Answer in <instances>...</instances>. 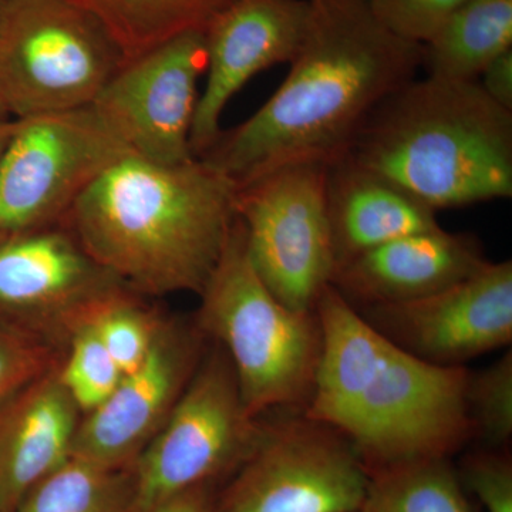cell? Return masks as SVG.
I'll list each match as a JSON object with an SVG mask.
<instances>
[{"label":"cell","mask_w":512,"mask_h":512,"mask_svg":"<svg viewBox=\"0 0 512 512\" xmlns=\"http://www.w3.org/2000/svg\"><path fill=\"white\" fill-rule=\"evenodd\" d=\"M301 49L276 92L200 158L237 187L295 164L335 163L370 114L416 79L423 45L383 28L367 0H308Z\"/></svg>","instance_id":"1"},{"label":"cell","mask_w":512,"mask_h":512,"mask_svg":"<svg viewBox=\"0 0 512 512\" xmlns=\"http://www.w3.org/2000/svg\"><path fill=\"white\" fill-rule=\"evenodd\" d=\"M316 313L322 355L305 416L342 434L369 473L448 458L473 439L466 367L434 365L400 348L332 285Z\"/></svg>","instance_id":"2"},{"label":"cell","mask_w":512,"mask_h":512,"mask_svg":"<svg viewBox=\"0 0 512 512\" xmlns=\"http://www.w3.org/2000/svg\"><path fill=\"white\" fill-rule=\"evenodd\" d=\"M237 190L202 158L161 165L127 154L90 184L62 221L130 291L200 295L237 218Z\"/></svg>","instance_id":"3"},{"label":"cell","mask_w":512,"mask_h":512,"mask_svg":"<svg viewBox=\"0 0 512 512\" xmlns=\"http://www.w3.org/2000/svg\"><path fill=\"white\" fill-rule=\"evenodd\" d=\"M345 157L436 211L505 200L512 111L478 80L416 77L370 114Z\"/></svg>","instance_id":"4"},{"label":"cell","mask_w":512,"mask_h":512,"mask_svg":"<svg viewBox=\"0 0 512 512\" xmlns=\"http://www.w3.org/2000/svg\"><path fill=\"white\" fill-rule=\"evenodd\" d=\"M200 296L197 328L227 353L248 416L305 407L322 355L318 313L293 311L269 291L238 218Z\"/></svg>","instance_id":"5"},{"label":"cell","mask_w":512,"mask_h":512,"mask_svg":"<svg viewBox=\"0 0 512 512\" xmlns=\"http://www.w3.org/2000/svg\"><path fill=\"white\" fill-rule=\"evenodd\" d=\"M127 62L76 0H9L0 26V94L13 119L92 106Z\"/></svg>","instance_id":"6"},{"label":"cell","mask_w":512,"mask_h":512,"mask_svg":"<svg viewBox=\"0 0 512 512\" xmlns=\"http://www.w3.org/2000/svg\"><path fill=\"white\" fill-rule=\"evenodd\" d=\"M261 431L245 412L234 367L217 346L202 356L170 416L131 464L134 512L237 470Z\"/></svg>","instance_id":"7"},{"label":"cell","mask_w":512,"mask_h":512,"mask_svg":"<svg viewBox=\"0 0 512 512\" xmlns=\"http://www.w3.org/2000/svg\"><path fill=\"white\" fill-rule=\"evenodd\" d=\"M326 170L323 164L276 168L239 185L235 197L255 271L293 311H315L335 274Z\"/></svg>","instance_id":"8"},{"label":"cell","mask_w":512,"mask_h":512,"mask_svg":"<svg viewBox=\"0 0 512 512\" xmlns=\"http://www.w3.org/2000/svg\"><path fill=\"white\" fill-rule=\"evenodd\" d=\"M127 154L92 106L15 119L0 167V239L62 221Z\"/></svg>","instance_id":"9"},{"label":"cell","mask_w":512,"mask_h":512,"mask_svg":"<svg viewBox=\"0 0 512 512\" xmlns=\"http://www.w3.org/2000/svg\"><path fill=\"white\" fill-rule=\"evenodd\" d=\"M369 483L355 447L303 414L261 424L214 512H360Z\"/></svg>","instance_id":"10"},{"label":"cell","mask_w":512,"mask_h":512,"mask_svg":"<svg viewBox=\"0 0 512 512\" xmlns=\"http://www.w3.org/2000/svg\"><path fill=\"white\" fill-rule=\"evenodd\" d=\"M207 69L204 32L171 37L127 60L93 110L133 156L161 165L195 160L191 131Z\"/></svg>","instance_id":"11"},{"label":"cell","mask_w":512,"mask_h":512,"mask_svg":"<svg viewBox=\"0 0 512 512\" xmlns=\"http://www.w3.org/2000/svg\"><path fill=\"white\" fill-rule=\"evenodd\" d=\"M120 288L63 221L0 239V326L55 349Z\"/></svg>","instance_id":"12"},{"label":"cell","mask_w":512,"mask_h":512,"mask_svg":"<svg viewBox=\"0 0 512 512\" xmlns=\"http://www.w3.org/2000/svg\"><path fill=\"white\" fill-rule=\"evenodd\" d=\"M363 318L414 356L463 363L512 340V262L488 261L464 281L419 301L365 308Z\"/></svg>","instance_id":"13"},{"label":"cell","mask_w":512,"mask_h":512,"mask_svg":"<svg viewBox=\"0 0 512 512\" xmlns=\"http://www.w3.org/2000/svg\"><path fill=\"white\" fill-rule=\"evenodd\" d=\"M200 329L161 320L150 353L123 376L99 409L80 420L72 456L99 466H131L170 416L202 359Z\"/></svg>","instance_id":"14"},{"label":"cell","mask_w":512,"mask_h":512,"mask_svg":"<svg viewBox=\"0 0 512 512\" xmlns=\"http://www.w3.org/2000/svg\"><path fill=\"white\" fill-rule=\"evenodd\" d=\"M308 0H238L205 29L204 90L191 131L200 158L220 137L229 101L256 74L291 63L308 29Z\"/></svg>","instance_id":"15"},{"label":"cell","mask_w":512,"mask_h":512,"mask_svg":"<svg viewBox=\"0 0 512 512\" xmlns=\"http://www.w3.org/2000/svg\"><path fill=\"white\" fill-rule=\"evenodd\" d=\"M470 234L444 228L394 239L339 266L332 286L353 306L419 301L476 274L487 264Z\"/></svg>","instance_id":"16"},{"label":"cell","mask_w":512,"mask_h":512,"mask_svg":"<svg viewBox=\"0 0 512 512\" xmlns=\"http://www.w3.org/2000/svg\"><path fill=\"white\" fill-rule=\"evenodd\" d=\"M80 420L57 366L0 409V512H15L37 483L72 457Z\"/></svg>","instance_id":"17"},{"label":"cell","mask_w":512,"mask_h":512,"mask_svg":"<svg viewBox=\"0 0 512 512\" xmlns=\"http://www.w3.org/2000/svg\"><path fill=\"white\" fill-rule=\"evenodd\" d=\"M326 198L336 269L394 239L441 227L436 210L348 157L328 165Z\"/></svg>","instance_id":"18"},{"label":"cell","mask_w":512,"mask_h":512,"mask_svg":"<svg viewBox=\"0 0 512 512\" xmlns=\"http://www.w3.org/2000/svg\"><path fill=\"white\" fill-rule=\"evenodd\" d=\"M512 49V0H467L426 45L427 76L474 82Z\"/></svg>","instance_id":"19"},{"label":"cell","mask_w":512,"mask_h":512,"mask_svg":"<svg viewBox=\"0 0 512 512\" xmlns=\"http://www.w3.org/2000/svg\"><path fill=\"white\" fill-rule=\"evenodd\" d=\"M93 12L120 43L127 60L171 37L205 32L238 0H76Z\"/></svg>","instance_id":"20"},{"label":"cell","mask_w":512,"mask_h":512,"mask_svg":"<svg viewBox=\"0 0 512 512\" xmlns=\"http://www.w3.org/2000/svg\"><path fill=\"white\" fill-rule=\"evenodd\" d=\"M130 466L109 468L79 457L37 483L15 512H134Z\"/></svg>","instance_id":"21"},{"label":"cell","mask_w":512,"mask_h":512,"mask_svg":"<svg viewBox=\"0 0 512 512\" xmlns=\"http://www.w3.org/2000/svg\"><path fill=\"white\" fill-rule=\"evenodd\" d=\"M360 512H474L448 458H427L370 471Z\"/></svg>","instance_id":"22"},{"label":"cell","mask_w":512,"mask_h":512,"mask_svg":"<svg viewBox=\"0 0 512 512\" xmlns=\"http://www.w3.org/2000/svg\"><path fill=\"white\" fill-rule=\"evenodd\" d=\"M133 293L128 288L117 289L97 302L82 322L99 336L124 376L143 365L163 320L141 305Z\"/></svg>","instance_id":"23"},{"label":"cell","mask_w":512,"mask_h":512,"mask_svg":"<svg viewBox=\"0 0 512 512\" xmlns=\"http://www.w3.org/2000/svg\"><path fill=\"white\" fill-rule=\"evenodd\" d=\"M57 375L79 412L92 413L113 394L123 373L89 326H79L69 340Z\"/></svg>","instance_id":"24"},{"label":"cell","mask_w":512,"mask_h":512,"mask_svg":"<svg viewBox=\"0 0 512 512\" xmlns=\"http://www.w3.org/2000/svg\"><path fill=\"white\" fill-rule=\"evenodd\" d=\"M467 407L478 436L490 448H505L512 436V353L468 377Z\"/></svg>","instance_id":"25"},{"label":"cell","mask_w":512,"mask_h":512,"mask_svg":"<svg viewBox=\"0 0 512 512\" xmlns=\"http://www.w3.org/2000/svg\"><path fill=\"white\" fill-rule=\"evenodd\" d=\"M59 362L53 346L0 326V409Z\"/></svg>","instance_id":"26"},{"label":"cell","mask_w":512,"mask_h":512,"mask_svg":"<svg viewBox=\"0 0 512 512\" xmlns=\"http://www.w3.org/2000/svg\"><path fill=\"white\" fill-rule=\"evenodd\" d=\"M467 0H367L384 29L407 42L426 45Z\"/></svg>","instance_id":"27"},{"label":"cell","mask_w":512,"mask_h":512,"mask_svg":"<svg viewBox=\"0 0 512 512\" xmlns=\"http://www.w3.org/2000/svg\"><path fill=\"white\" fill-rule=\"evenodd\" d=\"M458 477L487 512H512V463L505 448L470 454Z\"/></svg>","instance_id":"28"},{"label":"cell","mask_w":512,"mask_h":512,"mask_svg":"<svg viewBox=\"0 0 512 512\" xmlns=\"http://www.w3.org/2000/svg\"><path fill=\"white\" fill-rule=\"evenodd\" d=\"M478 83L495 103L512 111V49L497 57L478 77Z\"/></svg>","instance_id":"29"},{"label":"cell","mask_w":512,"mask_h":512,"mask_svg":"<svg viewBox=\"0 0 512 512\" xmlns=\"http://www.w3.org/2000/svg\"><path fill=\"white\" fill-rule=\"evenodd\" d=\"M214 504L210 484L198 485L175 495L151 512H214Z\"/></svg>","instance_id":"30"},{"label":"cell","mask_w":512,"mask_h":512,"mask_svg":"<svg viewBox=\"0 0 512 512\" xmlns=\"http://www.w3.org/2000/svg\"><path fill=\"white\" fill-rule=\"evenodd\" d=\"M13 130H15V119L0 120V167H2L3 156H5L6 148L10 138H12Z\"/></svg>","instance_id":"31"},{"label":"cell","mask_w":512,"mask_h":512,"mask_svg":"<svg viewBox=\"0 0 512 512\" xmlns=\"http://www.w3.org/2000/svg\"><path fill=\"white\" fill-rule=\"evenodd\" d=\"M10 113L8 107H6L5 100H3L2 94H0V120L10 119Z\"/></svg>","instance_id":"32"},{"label":"cell","mask_w":512,"mask_h":512,"mask_svg":"<svg viewBox=\"0 0 512 512\" xmlns=\"http://www.w3.org/2000/svg\"><path fill=\"white\" fill-rule=\"evenodd\" d=\"M9 0H0V26L5 18L6 9H8Z\"/></svg>","instance_id":"33"}]
</instances>
